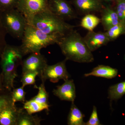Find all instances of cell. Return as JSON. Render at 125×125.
I'll list each match as a JSON object with an SVG mask.
<instances>
[{
    "instance_id": "6da1fadb",
    "label": "cell",
    "mask_w": 125,
    "mask_h": 125,
    "mask_svg": "<svg viewBox=\"0 0 125 125\" xmlns=\"http://www.w3.org/2000/svg\"><path fill=\"white\" fill-rule=\"evenodd\" d=\"M57 44L67 60L80 63H89L94 60L83 37L76 30H72L62 36Z\"/></svg>"
},
{
    "instance_id": "7a4b0ae2",
    "label": "cell",
    "mask_w": 125,
    "mask_h": 125,
    "mask_svg": "<svg viewBox=\"0 0 125 125\" xmlns=\"http://www.w3.org/2000/svg\"><path fill=\"white\" fill-rule=\"evenodd\" d=\"M62 36L47 34L33 25L28 24L20 47L24 56L33 52H40L42 48L57 44Z\"/></svg>"
},
{
    "instance_id": "3957f363",
    "label": "cell",
    "mask_w": 125,
    "mask_h": 125,
    "mask_svg": "<svg viewBox=\"0 0 125 125\" xmlns=\"http://www.w3.org/2000/svg\"><path fill=\"white\" fill-rule=\"evenodd\" d=\"M23 56L20 46L7 44L0 57L4 86L10 92L14 88V81L18 76L17 68L21 65Z\"/></svg>"
},
{
    "instance_id": "277c9868",
    "label": "cell",
    "mask_w": 125,
    "mask_h": 125,
    "mask_svg": "<svg viewBox=\"0 0 125 125\" xmlns=\"http://www.w3.org/2000/svg\"><path fill=\"white\" fill-rule=\"evenodd\" d=\"M30 25L47 34L61 36H64L75 27V25L67 23L49 9L34 16Z\"/></svg>"
},
{
    "instance_id": "5b68a950",
    "label": "cell",
    "mask_w": 125,
    "mask_h": 125,
    "mask_svg": "<svg viewBox=\"0 0 125 125\" xmlns=\"http://www.w3.org/2000/svg\"><path fill=\"white\" fill-rule=\"evenodd\" d=\"M2 24L7 32L12 37L22 40L28 23L26 19L17 9L2 12Z\"/></svg>"
},
{
    "instance_id": "8992f818",
    "label": "cell",
    "mask_w": 125,
    "mask_h": 125,
    "mask_svg": "<svg viewBox=\"0 0 125 125\" xmlns=\"http://www.w3.org/2000/svg\"><path fill=\"white\" fill-rule=\"evenodd\" d=\"M50 0H19L16 9L30 25L34 16L49 9Z\"/></svg>"
},
{
    "instance_id": "52a82bcc",
    "label": "cell",
    "mask_w": 125,
    "mask_h": 125,
    "mask_svg": "<svg viewBox=\"0 0 125 125\" xmlns=\"http://www.w3.org/2000/svg\"><path fill=\"white\" fill-rule=\"evenodd\" d=\"M67 61L65 58L64 60L55 64L48 65L43 70L40 78L42 82L45 83L47 80H49L52 83H56L60 80L65 81L69 79L71 76L66 66Z\"/></svg>"
},
{
    "instance_id": "ba28073f",
    "label": "cell",
    "mask_w": 125,
    "mask_h": 125,
    "mask_svg": "<svg viewBox=\"0 0 125 125\" xmlns=\"http://www.w3.org/2000/svg\"><path fill=\"white\" fill-rule=\"evenodd\" d=\"M22 74L28 72H36L40 77L43 70L47 65V59L40 52L31 53L22 61Z\"/></svg>"
},
{
    "instance_id": "9c48e42d",
    "label": "cell",
    "mask_w": 125,
    "mask_h": 125,
    "mask_svg": "<svg viewBox=\"0 0 125 125\" xmlns=\"http://www.w3.org/2000/svg\"><path fill=\"white\" fill-rule=\"evenodd\" d=\"M49 10L62 20H70L77 17L69 3L65 0H50Z\"/></svg>"
},
{
    "instance_id": "30bf717a",
    "label": "cell",
    "mask_w": 125,
    "mask_h": 125,
    "mask_svg": "<svg viewBox=\"0 0 125 125\" xmlns=\"http://www.w3.org/2000/svg\"><path fill=\"white\" fill-rule=\"evenodd\" d=\"M64 81L62 85L57 86L56 89L53 90V94L62 101L74 102L76 95L73 80L68 79Z\"/></svg>"
},
{
    "instance_id": "8fae6325",
    "label": "cell",
    "mask_w": 125,
    "mask_h": 125,
    "mask_svg": "<svg viewBox=\"0 0 125 125\" xmlns=\"http://www.w3.org/2000/svg\"><path fill=\"white\" fill-rule=\"evenodd\" d=\"M84 42L91 52L96 51L110 42L106 32L89 31L83 37Z\"/></svg>"
},
{
    "instance_id": "7c38bea8",
    "label": "cell",
    "mask_w": 125,
    "mask_h": 125,
    "mask_svg": "<svg viewBox=\"0 0 125 125\" xmlns=\"http://www.w3.org/2000/svg\"><path fill=\"white\" fill-rule=\"evenodd\" d=\"M21 108L10 104L0 111V125H17Z\"/></svg>"
},
{
    "instance_id": "4fadbf2b",
    "label": "cell",
    "mask_w": 125,
    "mask_h": 125,
    "mask_svg": "<svg viewBox=\"0 0 125 125\" xmlns=\"http://www.w3.org/2000/svg\"><path fill=\"white\" fill-rule=\"evenodd\" d=\"M74 4L78 11L85 15L101 11L103 9L98 0H74Z\"/></svg>"
},
{
    "instance_id": "5bb4252c",
    "label": "cell",
    "mask_w": 125,
    "mask_h": 125,
    "mask_svg": "<svg viewBox=\"0 0 125 125\" xmlns=\"http://www.w3.org/2000/svg\"><path fill=\"white\" fill-rule=\"evenodd\" d=\"M101 22L105 31L118 24L120 20L116 11L109 7H106L102 10Z\"/></svg>"
},
{
    "instance_id": "9a60e30c",
    "label": "cell",
    "mask_w": 125,
    "mask_h": 125,
    "mask_svg": "<svg viewBox=\"0 0 125 125\" xmlns=\"http://www.w3.org/2000/svg\"><path fill=\"white\" fill-rule=\"evenodd\" d=\"M118 70L116 69L104 65H99L94 68L92 72L84 74L85 77L94 76L111 79L117 75Z\"/></svg>"
},
{
    "instance_id": "2e32d148",
    "label": "cell",
    "mask_w": 125,
    "mask_h": 125,
    "mask_svg": "<svg viewBox=\"0 0 125 125\" xmlns=\"http://www.w3.org/2000/svg\"><path fill=\"white\" fill-rule=\"evenodd\" d=\"M42 118L30 114L23 108H21L17 125H40Z\"/></svg>"
},
{
    "instance_id": "e0dca14e",
    "label": "cell",
    "mask_w": 125,
    "mask_h": 125,
    "mask_svg": "<svg viewBox=\"0 0 125 125\" xmlns=\"http://www.w3.org/2000/svg\"><path fill=\"white\" fill-rule=\"evenodd\" d=\"M84 115L75 105L72 103L69 113L67 117V123L69 125H84Z\"/></svg>"
},
{
    "instance_id": "ac0fdd59",
    "label": "cell",
    "mask_w": 125,
    "mask_h": 125,
    "mask_svg": "<svg viewBox=\"0 0 125 125\" xmlns=\"http://www.w3.org/2000/svg\"><path fill=\"white\" fill-rule=\"evenodd\" d=\"M108 94V98L111 102L121 98L125 94V81L110 86Z\"/></svg>"
},
{
    "instance_id": "d6986e66",
    "label": "cell",
    "mask_w": 125,
    "mask_h": 125,
    "mask_svg": "<svg viewBox=\"0 0 125 125\" xmlns=\"http://www.w3.org/2000/svg\"><path fill=\"white\" fill-rule=\"evenodd\" d=\"M24 108L30 114H32L34 113L39 112L44 110L48 111L50 106L49 105H43L31 99L29 101H27L24 103Z\"/></svg>"
},
{
    "instance_id": "ffe728a7",
    "label": "cell",
    "mask_w": 125,
    "mask_h": 125,
    "mask_svg": "<svg viewBox=\"0 0 125 125\" xmlns=\"http://www.w3.org/2000/svg\"><path fill=\"white\" fill-rule=\"evenodd\" d=\"M100 22L101 19L94 15L88 14L85 15L82 19L80 25L89 31H93Z\"/></svg>"
},
{
    "instance_id": "44dd1931",
    "label": "cell",
    "mask_w": 125,
    "mask_h": 125,
    "mask_svg": "<svg viewBox=\"0 0 125 125\" xmlns=\"http://www.w3.org/2000/svg\"><path fill=\"white\" fill-rule=\"evenodd\" d=\"M45 83L42 82L39 87L36 85H34V88L38 89V94L32 99L33 100L41 104L49 105V95L48 93L46 90Z\"/></svg>"
},
{
    "instance_id": "7402d4cb",
    "label": "cell",
    "mask_w": 125,
    "mask_h": 125,
    "mask_svg": "<svg viewBox=\"0 0 125 125\" xmlns=\"http://www.w3.org/2000/svg\"><path fill=\"white\" fill-rule=\"evenodd\" d=\"M125 31V22L120 21L118 24L110 28L106 31L110 41L114 40Z\"/></svg>"
},
{
    "instance_id": "603a6c76",
    "label": "cell",
    "mask_w": 125,
    "mask_h": 125,
    "mask_svg": "<svg viewBox=\"0 0 125 125\" xmlns=\"http://www.w3.org/2000/svg\"><path fill=\"white\" fill-rule=\"evenodd\" d=\"M38 76V73L36 72H28L22 74L21 82L23 86L27 85H36V78Z\"/></svg>"
},
{
    "instance_id": "cb8c5ba5",
    "label": "cell",
    "mask_w": 125,
    "mask_h": 125,
    "mask_svg": "<svg viewBox=\"0 0 125 125\" xmlns=\"http://www.w3.org/2000/svg\"><path fill=\"white\" fill-rule=\"evenodd\" d=\"M24 86L14 88L11 92V97L14 103L17 102H21L24 103L25 102L26 92L24 90Z\"/></svg>"
},
{
    "instance_id": "d4e9b609",
    "label": "cell",
    "mask_w": 125,
    "mask_h": 125,
    "mask_svg": "<svg viewBox=\"0 0 125 125\" xmlns=\"http://www.w3.org/2000/svg\"><path fill=\"white\" fill-rule=\"evenodd\" d=\"M11 92L6 90L0 93V111L8 105L15 104L12 101Z\"/></svg>"
},
{
    "instance_id": "484cf974",
    "label": "cell",
    "mask_w": 125,
    "mask_h": 125,
    "mask_svg": "<svg viewBox=\"0 0 125 125\" xmlns=\"http://www.w3.org/2000/svg\"><path fill=\"white\" fill-rule=\"evenodd\" d=\"M19 0H0V11L1 12L16 9Z\"/></svg>"
},
{
    "instance_id": "4316f807",
    "label": "cell",
    "mask_w": 125,
    "mask_h": 125,
    "mask_svg": "<svg viewBox=\"0 0 125 125\" xmlns=\"http://www.w3.org/2000/svg\"><path fill=\"white\" fill-rule=\"evenodd\" d=\"M1 13L2 12L0 11V57L7 44L6 41L7 33L1 22Z\"/></svg>"
},
{
    "instance_id": "83f0119b",
    "label": "cell",
    "mask_w": 125,
    "mask_h": 125,
    "mask_svg": "<svg viewBox=\"0 0 125 125\" xmlns=\"http://www.w3.org/2000/svg\"><path fill=\"white\" fill-rule=\"evenodd\" d=\"M101 124L99 119L97 108L94 106L91 116L89 120L86 123L84 122V125H101Z\"/></svg>"
},
{
    "instance_id": "f1b7e54d",
    "label": "cell",
    "mask_w": 125,
    "mask_h": 125,
    "mask_svg": "<svg viewBox=\"0 0 125 125\" xmlns=\"http://www.w3.org/2000/svg\"><path fill=\"white\" fill-rule=\"evenodd\" d=\"M116 12L120 20L125 22V1H121L118 3Z\"/></svg>"
},
{
    "instance_id": "f546056e",
    "label": "cell",
    "mask_w": 125,
    "mask_h": 125,
    "mask_svg": "<svg viewBox=\"0 0 125 125\" xmlns=\"http://www.w3.org/2000/svg\"><path fill=\"white\" fill-rule=\"evenodd\" d=\"M7 90L6 89L4 85L3 77L2 73L0 74V93Z\"/></svg>"
},
{
    "instance_id": "4dcf8cb0",
    "label": "cell",
    "mask_w": 125,
    "mask_h": 125,
    "mask_svg": "<svg viewBox=\"0 0 125 125\" xmlns=\"http://www.w3.org/2000/svg\"><path fill=\"white\" fill-rule=\"evenodd\" d=\"M105 0L106 1H111L113 0Z\"/></svg>"
}]
</instances>
